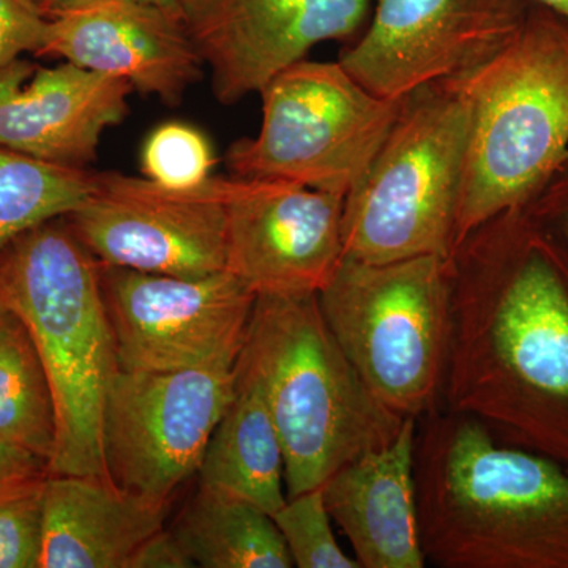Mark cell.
I'll use <instances>...</instances> for the list:
<instances>
[{"mask_svg": "<svg viewBox=\"0 0 568 568\" xmlns=\"http://www.w3.org/2000/svg\"><path fill=\"white\" fill-rule=\"evenodd\" d=\"M450 271L444 409L568 466V245L514 209L467 235Z\"/></svg>", "mask_w": 568, "mask_h": 568, "instance_id": "6da1fadb", "label": "cell"}, {"mask_svg": "<svg viewBox=\"0 0 568 568\" xmlns=\"http://www.w3.org/2000/svg\"><path fill=\"white\" fill-rule=\"evenodd\" d=\"M414 474L426 564L568 568V466L440 407L417 420Z\"/></svg>", "mask_w": 568, "mask_h": 568, "instance_id": "7a4b0ae2", "label": "cell"}, {"mask_svg": "<svg viewBox=\"0 0 568 568\" xmlns=\"http://www.w3.org/2000/svg\"><path fill=\"white\" fill-rule=\"evenodd\" d=\"M235 373L260 392L274 420L287 497L390 446L405 424L347 361L317 295H257Z\"/></svg>", "mask_w": 568, "mask_h": 568, "instance_id": "3957f363", "label": "cell"}, {"mask_svg": "<svg viewBox=\"0 0 568 568\" xmlns=\"http://www.w3.org/2000/svg\"><path fill=\"white\" fill-rule=\"evenodd\" d=\"M0 297L28 328L54 396L58 443L50 474L102 478L103 416L119 372L100 264L65 216L0 253Z\"/></svg>", "mask_w": 568, "mask_h": 568, "instance_id": "277c9868", "label": "cell"}, {"mask_svg": "<svg viewBox=\"0 0 568 568\" xmlns=\"http://www.w3.org/2000/svg\"><path fill=\"white\" fill-rule=\"evenodd\" d=\"M455 82L467 141L454 250L488 220L528 205L567 156L568 20L529 2L510 41Z\"/></svg>", "mask_w": 568, "mask_h": 568, "instance_id": "5b68a950", "label": "cell"}, {"mask_svg": "<svg viewBox=\"0 0 568 568\" xmlns=\"http://www.w3.org/2000/svg\"><path fill=\"white\" fill-rule=\"evenodd\" d=\"M347 361L394 413L418 418L443 407L452 338L450 257L362 263L343 257L317 294Z\"/></svg>", "mask_w": 568, "mask_h": 568, "instance_id": "8992f818", "label": "cell"}, {"mask_svg": "<svg viewBox=\"0 0 568 568\" xmlns=\"http://www.w3.org/2000/svg\"><path fill=\"white\" fill-rule=\"evenodd\" d=\"M466 141L467 106L455 80L406 95L368 173L345 197V257H450Z\"/></svg>", "mask_w": 568, "mask_h": 568, "instance_id": "52a82bcc", "label": "cell"}, {"mask_svg": "<svg viewBox=\"0 0 568 568\" xmlns=\"http://www.w3.org/2000/svg\"><path fill=\"white\" fill-rule=\"evenodd\" d=\"M260 132L231 144V174L346 197L368 173L405 99H383L339 62L287 67L261 89Z\"/></svg>", "mask_w": 568, "mask_h": 568, "instance_id": "ba28073f", "label": "cell"}, {"mask_svg": "<svg viewBox=\"0 0 568 568\" xmlns=\"http://www.w3.org/2000/svg\"><path fill=\"white\" fill-rule=\"evenodd\" d=\"M235 364L123 372L112 381L103 416L111 484L156 506L200 470L209 440L235 395Z\"/></svg>", "mask_w": 568, "mask_h": 568, "instance_id": "9c48e42d", "label": "cell"}, {"mask_svg": "<svg viewBox=\"0 0 568 568\" xmlns=\"http://www.w3.org/2000/svg\"><path fill=\"white\" fill-rule=\"evenodd\" d=\"M237 178L171 190L149 179L95 173L88 200L65 216L103 265L200 278L226 271V203Z\"/></svg>", "mask_w": 568, "mask_h": 568, "instance_id": "30bf717a", "label": "cell"}, {"mask_svg": "<svg viewBox=\"0 0 568 568\" xmlns=\"http://www.w3.org/2000/svg\"><path fill=\"white\" fill-rule=\"evenodd\" d=\"M100 282L119 369L237 364L256 294L230 272L181 278L100 264Z\"/></svg>", "mask_w": 568, "mask_h": 568, "instance_id": "8fae6325", "label": "cell"}, {"mask_svg": "<svg viewBox=\"0 0 568 568\" xmlns=\"http://www.w3.org/2000/svg\"><path fill=\"white\" fill-rule=\"evenodd\" d=\"M529 0H372L339 63L383 99L463 77L521 28Z\"/></svg>", "mask_w": 568, "mask_h": 568, "instance_id": "7c38bea8", "label": "cell"}, {"mask_svg": "<svg viewBox=\"0 0 568 568\" xmlns=\"http://www.w3.org/2000/svg\"><path fill=\"white\" fill-rule=\"evenodd\" d=\"M183 24L224 106L260 93L324 41L365 28L372 0H182Z\"/></svg>", "mask_w": 568, "mask_h": 568, "instance_id": "4fadbf2b", "label": "cell"}, {"mask_svg": "<svg viewBox=\"0 0 568 568\" xmlns=\"http://www.w3.org/2000/svg\"><path fill=\"white\" fill-rule=\"evenodd\" d=\"M343 204L298 183L239 179L226 203V271L256 297L320 294L345 257Z\"/></svg>", "mask_w": 568, "mask_h": 568, "instance_id": "5bb4252c", "label": "cell"}, {"mask_svg": "<svg viewBox=\"0 0 568 568\" xmlns=\"http://www.w3.org/2000/svg\"><path fill=\"white\" fill-rule=\"evenodd\" d=\"M41 55L121 78L168 106L204 65L183 21L141 0H74L51 14Z\"/></svg>", "mask_w": 568, "mask_h": 568, "instance_id": "9a60e30c", "label": "cell"}, {"mask_svg": "<svg viewBox=\"0 0 568 568\" xmlns=\"http://www.w3.org/2000/svg\"><path fill=\"white\" fill-rule=\"evenodd\" d=\"M133 85L71 62L17 59L0 69V144L33 159L88 170L110 126L129 114Z\"/></svg>", "mask_w": 568, "mask_h": 568, "instance_id": "2e32d148", "label": "cell"}, {"mask_svg": "<svg viewBox=\"0 0 568 568\" xmlns=\"http://www.w3.org/2000/svg\"><path fill=\"white\" fill-rule=\"evenodd\" d=\"M417 420L390 446L368 452L324 481L325 506L361 568H424L416 491Z\"/></svg>", "mask_w": 568, "mask_h": 568, "instance_id": "e0dca14e", "label": "cell"}, {"mask_svg": "<svg viewBox=\"0 0 568 568\" xmlns=\"http://www.w3.org/2000/svg\"><path fill=\"white\" fill-rule=\"evenodd\" d=\"M166 510L102 478L48 474L39 568H130Z\"/></svg>", "mask_w": 568, "mask_h": 568, "instance_id": "ac0fdd59", "label": "cell"}, {"mask_svg": "<svg viewBox=\"0 0 568 568\" xmlns=\"http://www.w3.org/2000/svg\"><path fill=\"white\" fill-rule=\"evenodd\" d=\"M197 474L201 485L242 497L268 515L286 503L282 440L260 392L241 377Z\"/></svg>", "mask_w": 568, "mask_h": 568, "instance_id": "d6986e66", "label": "cell"}, {"mask_svg": "<svg viewBox=\"0 0 568 568\" xmlns=\"http://www.w3.org/2000/svg\"><path fill=\"white\" fill-rule=\"evenodd\" d=\"M171 532L196 567H294L272 515L207 485L200 484Z\"/></svg>", "mask_w": 568, "mask_h": 568, "instance_id": "ffe728a7", "label": "cell"}, {"mask_svg": "<svg viewBox=\"0 0 568 568\" xmlns=\"http://www.w3.org/2000/svg\"><path fill=\"white\" fill-rule=\"evenodd\" d=\"M0 439L50 463L58 443L54 396L28 328L0 317Z\"/></svg>", "mask_w": 568, "mask_h": 568, "instance_id": "44dd1931", "label": "cell"}, {"mask_svg": "<svg viewBox=\"0 0 568 568\" xmlns=\"http://www.w3.org/2000/svg\"><path fill=\"white\" fill-rule=\"evenodd\" d=\"M93 183L91 170L43 162L0 144V253L32 227L77 211Z\"/></svg>", "mask_w": 568, "mask_h": 568, "instance_id": "7402d4cb", "label": "cell"}, {"mask_svg": "<svg viewBox=\"0 0 568 568\" xmlns=\"http://www.w3.org/2000/svg\"><path fill=\"white\" fill-rule=\"evenodd\" d=\"M272 518L282 534L294 567L361 568L357 559L347 555L336 541L323 487L287 497Z\"/></svg>", "mask_w": 568, "mask_h": 568, "instance_id": "603a6c76", "label": "cell"}, {"mask_svg": "<svg viewBox=\"0 0 568 568\" xmlns=\"http://www.w3.org/2000/svg\"><path fill=\"white\" fill-rule=\"evenodd\" d=\"M215 163L211 141L190 123H162L142 145V174L171 190L203 185Z\"/></svg>", "mask_w": 568, "mask_h": 568, "instance_id": "cb8c5ba5", "label": "cell"}, {"mask_svg": "<svg viewBox=\"0 0 568 568\" xmlns=\"http://www.w3.org/2000/svg\"><path fill=\"white\" fill-rule=\"evenodd\" d=\"M48 474L0 481V568H39Z\"/></svg>", "mask_w": 568, "mask_h": 568, "instance_id": "d4e9b609", "label": "cell"}, {"mask_svg": "<svg viewBox=\"0 0 568 568\" xmlns=\"http://www.w3.org/2000/svg\"><path fill=\"white\" fill-rule=\"evenodd\" d=\"M50 18L33 0H0V69L24 52L41 55Z\"/></svg>", "mask_w": 568, "mask_h": 568, "instance_id": "484cf974", "label": "cell"}, {"mask_svg": "<svg viewBox=\"0 0 568 568\" xmlns=\"http://www.w3.org/2000/svg\"><path fill=\"white\" fill-rule=\"evenodd\" d=\"M525 207L568 245V153L547 185Z\"/></svg>", "mask_w": 568, "mask_h": 568, "instance_id": "4316f807", "label": "cell"}, {"mask_svg": "<svg viewBox=\"0 0 568 568\" xmlns=\"http://www.w3.org/2000/svg\"><path fill=\"white\" fill-rule=\"evenodd\" d=\"M189 552L171 529H160L134 552L130 568H193Z\"/></svg>", "mask_w": 568, "mask_h": 568, "instance_id": "83f0119b", "label": "cell"}, {"mask_svg": "<svg viewBox=\"0 0 568 568\" xmlns=\"http://www.w3.org/2000/svg\"><path fill=\"white\" fill-rule=\"evenodd\" d=\"M40 473H50L44 459L0 439V481Z\"/></svg>", "mask_w": 568, "mask_h": 568, "instance_id": "f1b7e54d", "label": "cell"}, {"mask_svg": "<svg viewBox=\"0 0 568 568\" xmlns=\"http://www.w3.org/2000/svg\"><path fill=\"white\" fill-rule=\"evenodd\" d=\"M149 6L159 7L166 13L173 14L174 18L183 21L182 0H141Z\"/></svg>", "mask_w": 568, "mask_h": 568, "instance_id": "f546056e", "label": "cell"}, {"mask_svg": "<svg viewBox=\"0 0 568 568\" xmlns=\"http://www.w3.org/2000/svg\"><path fill=\"white\" fill-rule=\"evenodd\" d=\"M33 2H36L37 7H39V9L43 11L48 18H50L51 14L55 13V11L62 10L63 7L70 6V3L74 2V0H33Z\"/></svg>", "mask_w": 568, "mask_h": 568, "instance_id": "4dcf8cb0", "label": "cell"}, {"mask_svg": "<svg viewBox=\"0 0 568 568\" xmlns=\"http://www.w3.org/2000/svg\"><path fill=\"white\" fill-rule=\"evenodd\" d=\"M529 2L538 3V6L547 7L560 17L568 20V0H529Z\"/></svg>", "mask_w": 568, "mask_h": 568, "instance_id": "1f68e13d", "label": "cell"}, {"mask_svg": "<svg viewBox=\"0 0 568 568\" xmlns=\"http://www.w3.org/2000/svg\"><path fill=\"white\" fill-rule=\"evenodd\" d=\"M6 313H7L6 305H3L2 297H0V317L6 315Z\"/></svg>", "mask_w": 568, "mask_h": 568, "instance_id": "d6a6232c", "label": "cell"}]
</instances>
